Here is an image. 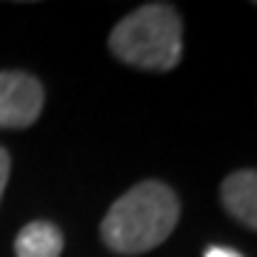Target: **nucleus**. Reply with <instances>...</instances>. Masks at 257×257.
Segmentation results:
<instances>
[{"label": "nucleus", "instance_id": "20e7f679", "mask_svg": "<svg viewBox=\"0 0 257 257\" xmlns=\"http://www.w3.org/2000/svg\"><path fill=\"white\" fill-rule=\"evenodd\" d=\"M220 200L234 220L257 231V169H243L223 180Z\"/></svg>", "mask_w": 257, "mask_h": 257}, {"label": "nucleus", "instance_id": "0eeeda50", "mask_svg": "<svg viewBox=\"0 0 257 257\" xmlns=\"http://www.w3.org/2000/svg\"><path fill=\"white\" fill-rule=\"evenodd\" d=\"M203 257H243V254L234 251V248H226V246H211V248H206Z\"/></svg>", "mask_w": 257, "mask_h": 257}, {"label": "nucleus", "instance_id": "f257e3e1", "mask_svg": "<svg viewBox=\"0 0 257 257\" xmlns=\"http://www.w3.org/2000/svg\"><path fill=\"white\" fill-rule=\"evenodd\" d=\"M177 217V194L160 180H143L111 203L100 223V237L117 254H143L175 231Z\"/></svg>", "mask_w": 257, "mask_h": 257}, {"label": "nucleus", "instance_id": "f03ea898", "mask_svg": "<svg viewBox=\"0 0 257 257\" xmlns=\"http://www.w3.org/2000/svg\"><path fill=\"white\" fill-rule=\"evenodd\" d=\"M109 49L123 63L169 72L183 55V26L169 3H146L128 12L109 35Z\"/></svg>", "mask_w": 257, "mask_h": 257}, {"label": "nucleus", "instance_id": "423d86ee", "mask_svg": "<svg viewBox=\"0 0 257 257\" xmlns=\"http://www.w3.org/2000/svg\"><path fill=\"white\" fill-rule=\"evenodd\" d=\"M9 169H12V160H9V152L0 146V200H3V192H6V183H9Z\"/></svg>", "mask_w": 257, "mask_h": 257}, {"label": "nucleus", "instance_id": "7ed1b4c3", "mask_svg": "<svg viewBox=\"0 0 257 257\" xmlns=\"http://www.w3.org/2000/svg\"><path fill=\"white\" fill-rule=\"evenodd\" d=\"M43 111V86L35 74L0 72V128H29Z\"/></svg>", "mask_w": 257, "mask_h": 257}, {"label": "nucleus", "instance_id": "39448f33", "mask_svg": "<svg viewBox=\"0 0 257 257\" xmlns=\"http://www.w3.org/2000/svg\"><path fill=\"white\" fill-rule=\"evenodd\" d=\"M60 251H63V231L55 223H26L15 237V254L18 257H60Z\"/></svg>", "mask_w": 257, "mask_h": 257}]
</instances>
